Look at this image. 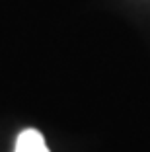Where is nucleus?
Masks as SVG:
<instances>
[{"label": "nucleus", "instance_id": "f257e3e1", "mask_svg": "<svg viewBox=\"0 0 150 152\" xmlns=\"http://www.w3.org/2000/svg\"><path fill=\"white\" fill-rule=\"evenodd\" d=\"M14 152H49L43 134L35 129H26L20 133Z\"/></svg>", "mask_w": 150, "mask_h": 152}]
</instances>
